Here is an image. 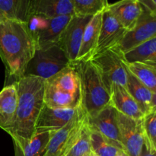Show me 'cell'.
<instances>
[{
	"label": "cell",
	"instance_id": "cell-1",
	"mask_svg": "<svg viewBox=\"0 0 156 156\" xmlns=\"http://www.w3.org/2000/svg\"><path fill=\"white\" fill-rule=\"evenodd\" d=\"M0 50L7 75L16 79V82L24 76L26 67L36 51L27 23L6 19L0 23Z\"/></svg>",
	"mask_w": 156,
	"mask_h": 156
},
{
	"label": "cell",
	"instance_id": "cell-2",
	"mask_svg": "<svg viewBox=\"0 0 156 156\" xmlns=\"http://www.w3.org/2000/svg\"><path fill=\"white\" fill-rule=\"evenodd\" d=\"M18 91L15 122L9 133L12 138L30 140L35 133L38 116L44 105L45 80L24 76L15 82Z\"/></svg>",
	"mask_w": 156,
	"mask_h": 156
},
{
	"label": "cell",
	"instance_id": "cell-3",
	"mask_svg": "<svg viewBox=\"0 0 156 156\" xmlns=\"http://www.w3.org/2000/svg\"><path fill=\"white\" fill-rule=\"evenodd\" d=\"M71 64L79 78L82 108L87 117H93L104 108L111 105V95L97 69L91 61Z\"/></svg>",
	"mask_w": 156,
	"mask_h": 156
},
{
	"label": "cell",
	"instance_id": "cell-4",
	"mask_svg": "<svg viewBox=\"0 0 156 156\" xmlns=\"http://www.w3.org/2000/svg\"><path fill=\"white\" fill-rule=\"evenodd\" d=\"M70 64L71 62L59 46L36 50L26 67L24 76H34L47 80Z\"/></svg>",
	"mask_w": 156,
	"mask_h": 156
},
{
	"label": "cell",
	"instance_id": "cell-5",
	"mask_svg": "<svg viewBox=\"0 0 156 156\" xmlns=\"http://www.w3.org/2000/svg\"><path fill=\"white\" fill-rule=\"evenodd\" d=\"M90 61L97 69L110 95L114 85L126 88L127 69L122 53L116 47L94 56Z\"/></svg>",
	"mask_w": 156,
	"mask_h": 156
},
{
	"label": "cell",
	"instance_id": "cell-6",
	"mask_svg": "<svg viewBox=\"0 0 156 156\" xmlns=\"http://www.w3.org/2000/svg\"><path fill=\"white\" fill-rule=\"evenodd\" d=\"M72 16L47 18L32 15L27 23L36 45V50H43L57 45L62 30Z\"/></svg>",
	"mask_w": 156,
	"mask_h": 156
},
{
	"label": "cell",
	"instance_id": "cell-7",
	"mask_svg": "<svg viewBox=\"0 0 156 156\" xmlns=\"http://www.w3.org/2000/svg\"><path fill=\"white\" fill-rule=\"evenodd\" d=\"M87 122V115L82 109L67 125L51 132L44 156H66L79 139Z\"/></svg>",
	"mask_w": 156,
	"mask_h": 156
},
{
	"label": "cell",
	"instance_id": "cell-8",
	"mask_svg": "<svg viewBox=\"0 0 156 156\" xmlns=\"http://www.w3.org/2000/svg\"><path fill=\"white\" fill-rule=\"evenodd\" d=\"M141 5L143 12L138 22L132 30L126 32L121 42L116 47L121 53H126L156 37V13L146 9L142 4Z\"/></svg>",
	"mask_w": 156,
	"mask_h": 156
},
{
	"label": "cell",
	"instance_id": "cell-9",
	"mask_svg": "<svg viewBox=\"0 0 156 156\" xmlns=\"http://www.w3.org/2000/svg\"><path fill=\"white\" fill-rule=\"evenodd\" d=\"M91 18L73 15L59 36L57 46L64 52L71 63L76 62L84 32Z\"/></svg>",
	"mask_w": 156,
	"mask_h": 156
},
{
	"label": "cell",
	"instance_id": "cell-10",
	"mask_svg": "<svg viewBox=\"0 0 156 156\" xmlns=\"http://www.w3.org/2000/svg\"><path fill=\"white\" fill-rule=\"evenodd\" d=\"M117 122L123 151L127 156H139L145 137L143 119L135 120L118 112Z\"/></svg>",
	"mask_w": 156,
	"mask_h": 156
},
{
	"label": "cell",
	"instance_id": "cell-11",
	"mask_svg": "<svg viewBox=\"0 0 156 156\" xmlns=\"http://www.w3.org/2000/svg\"><path fill=\"white\" fill-rule=\"evenodd\" d=\"M117 111L111 105H108L91 117H87L90 129L98 132L113 146L123 151L117 122Z\"/></svg>",
	"mask_w": 156,
	"mask_h": 156
},
{
	"label": "cell",
	"instance_id": "cell-12",
	"mask_svg": "<svg viewBox=\"0 0 156 156\" xmlns=\"http://www.w3.org/2000/svg\"><path fill=\"white\" fill-rule=\"evenodd\" d=\"M45 87L62 98L82 101L79 78L73 64L45 80Z\"/></svg>",
	"mask_w": 156,
	"mask_h": 156
},
{
	"label": "cell",
	"instance_id": "cell-13",
	"mask_svg": "<svg viewBox=\"0 0 156 156\" xmlns=\"http://www.w3.org/2000/svg\"><path fill=\"white\" fill-rule=\"evenodd\" d=\"M127 30L113 15L108 7L102 13V23L94 56L117 47Z\"/></svg>",
	"mask_w": 156,
	"mask_h": 156
},
{
	"label": "cell",
	"instance_id": "cell-14",
	"mask_svg": "<svg viewBox=\"0 0 156 156\" xmlns=\"http://www.w3.org/2000/svg\"><path fill=\"white\" fill-rule=\"evenodd\" d=\"M83 109L76 108H52L44 105L37 120L35 131H57L68 124Z\"/></svg>",
	"mask_w": 156,
	"mask_h": 156
},
{
	"label": "cell",
	"instance_id": "cell-15",
	"mask_svg": "<svg viewBox=\"0 0 156 156\" xmlns=\"http://www.w3.org/2000/svg\"><path fill=\"white\" fill-rule=\"evenodd\" d=\"M18 107V91L15 82L0 91V128L9 133L13 128Z\"/></svg>",
	"mask_w": 156,
	"mask_h": 156
},
{
	"label": "cell",
	"instance_id": "cell-16",
	"mask_svg": "<svg viewBox=\"0 0 156 156\" xmlns=\"http://www.w3.org/2000/svg\"><path fill=\"white\" fill-rule=\"evenodd\" d=\"M108 9L127 31L135 27L143 12L139 0H123L109 4Z\"/></svg>",
	"mask_w": 156,
	"mask_h": 156
},
{
	"label": "cell",
	"instance_id": "cell-17",
	"mask_svg": "<svg viewBox=\"0 0 156 156\" xmlns=\"http://www.w3.org/2000/svg\"><path fill=\"white\" fill-rule=\"evenodd\" d=\"M126 89L136 102L143 115L156 111V93H153L141 83L128 69Z\"/></svg>",
	"mask_w": 156,
	"mask_h": 156
},
{
	"label": "cell",
	"instance_id": "cell-18",
	"mask_svg": "<svg viewBox=\"0 0 156 156\" xmlns=\"http://www.w3.org/2000/svg\"><path fill=\"white\" fill-rule=\"evenodd\" d=\"M50 131H35L30 140L12 138L15 156H44L50 140Z\"/></svg>",
	"mask_w": 156,
	"mask_h": 156
},
{
	"label": "cell",
	"instance_id": "cell-19",
	"mask_svg": "<svg viewBox=\"0 0 156 156\" xmlns=\"http://www.w3.org/2000/svg\"><path fill=\"white\" fill-rule=\"evenodd\" d=\"M102 13L93 16L87 25L76 62L90 61L94 56L101 27Z\"/></svg>",
	"mask_w": 156,
	"mask_h": 156
},
{
	"label": "cell",
	"instance_id": "cell-20",
	"mask_svg": "<svg viewBox=\"0 0 156 156\" xmlns=\"http://www.w3.org/2000/svg\"><path fill=\"white\" fill-rule=\"evenodd\" d=\"M31 12L47 18L74 15L72 0H31Z\"/></svg>",
	"mask_w": 156,
	"mask_h": 156
},
{
	"label": "cell",
	"instance_id": "cell-21",
	"mask_svg": "<svg viewBox=\"0 0 156 156\" xmlns=\"http://www.w3.org/2000/svg\"><path fill=\"white\" fill-rule=\"evenodd\" d=\"M111 105L120 114L135 120L143 118V114L125 87L115 85L111 94Z\"/></svg>",
	"mask_w": 156,
	"mask_h": 156
},
{
	"label": "cell",
	"instance_id": "cell-22",
	"mask_svg": "<svg viewBox=\"0 0 156 156\" xmlns=\"http://www.w3.org/2000/svg\"><path fill=\"white\" fill-rule=\"evenodd\" d=\"M0 12L6 20L27 23L32 16L31 0H0Z\"/></svg>",
	"mask_w": 156,
	"mask_h": 156
},
{
	"label": "cell",
	"instance_id": "cell-23",
	"mask_svg": "<svg viewBox=\"0 0 156 156\" xmlns=\"http://www.w3.org/2000/svg\"><path fill=\"white\" fill-rule=\"evenodd\" d=\"M122 57L126 64L156 63V37L122 53Z\"/></svg>",
	"mask_w": 156,
	"mask_h": 156
},
{
	"label": "cell",
	"instance_id": "cell-24",
	"mask_svg": "<svg viewBox=\"0 0 156 156\" xmlns=\"http://www.w3.org/2000/svg\"><path fill=\"white\" fill-rule=\"evenodd\" d=\"M126 64V63H125ZM129 73L153 93H156V63L126 64Z\"/></svg>",
	"mask_w": 156,
	"mask_h": 156
},
{
	"label": "cell",
	"instance_id": "cell-25",
	"mask_svg": "<svg viewBox=\"0 0 156 156\" xmlns=\"http://www.w3.org/2000/svg\"><path fill=\"white\" fill-rule=\"evenodd\" d=\"M74 15L76 16L93 17L103 12L109 5L106 0H72Z\"/></svg>",
	"mask_w": 156,
	"mask_h": 156
},
{
	"label": "cell",
	"instance_id": "cell-26",
	"mask_svg": "<svg viewBox=\"0 0 156 156\" xmlns=\"http://www.w3.org/2000/svg\"><path fill=\"white\" fill-rule=\"evenodd\" d=\"M89 127V126H88ZM91 153L96 156H116L120 149L113 146L98 132L90 129Z\"/></svg>",
	"mask_w": 156,
	"mask_h": 156
},
{
	"label": "cell",
	"instance_id": "cell-27",
	"mask_svg": "<svg viewBox=\"0 0 156 156\" xmlns=\"http://www.w3.org/2000/svg\"><path fill=\"white\" fill-rule=\"evenodd\" d=\"M91 153L90 143V129L88 125V119L82 128L79 139L70 149L66 156H89Z\"/></svg>",
	"mask_w": 156,
	"mask_h": 156
},
{
	"label": "cell",
	"instance_id": "cell-28",
	"mask_svg": "<svg viewBox=\"0 0 156 156\" xmlns=\"http://www.w3.org/2000/svg\"><path fill=\"white\" fill-rule=\"evenodd\" d=\"M143 126L145 136L152 146L156 147V111L143 116Z\"/></svg>",
	"mask_w": 156,
	"mask_h": 156
},
{
	"label": "cell",
	"instance_id": "cell-29",
	"mask_svg": "<svg viewBox=\"0 0 156 156\" xmlns=\"http://www.w3.org/2000/svg\"><path fill=\"white\" fill-rule=\"evenodd\" d=\"M139 156H156V147L152 146L146 136Z\"/></svg>",
	"mask_w": 156,
	"mask_h": 156
},
{
	"label": "cell",
	"instance_id": "cell-30",
	"mask_svg": "<svg viewBox=\"0 0 156 156\" xmlns=\"http://www.w3.org/2000/svg\"><path fill=\"white\" fill-rule=\"evenodd\" d=\"M143 6L156 13V2L154 0H139Z\"/></svg>",
	"mask_w": 156,
	"mask_h": 156
},
{
	"label": "cell",
	"instance_id": "cell-31",
	"mask_svg": "<svg viewBox=\"0 0 156 156\" xmlns=\"http://www.w3.org/2000/svg\"><path fill=\"white\" fill-rule=\"evenodd\" d=\"M4 20H5V18H4V17H3V15H2L1 14V12H0V23L1 22H2L3 21H4ZM2 53H1V50H0V57H1V59H2Z\"/></svg>",
	"mask_w": 156,
	"mask_h": 156
},
{
	"label": "cell",
	"instance_id": "cell-32",
	"mask_svg": "<svg viewBox=\"0 0 156 156\" xmlns=\"http://www.w3.org/2000/svg\"><path fill=\"white\" fill-rule=\"evenodd\" d=\"M116 156H127V155H126V154L125 153V152H123V151L120 150L118 152V153L117 154V155H116Z\"/></svg>",
	"mask_w": 156,
	"mask_h": 156
},
{
	"label": "cell",
	"instance_id": "cell-33",
	"mask_svg": "<svg viewBox=\"0 0 156 156\" xmlns=\"http://www.w3.org/2000/svg\"><path fill=\"white\" fill-rule=\"evenodd\" d=\"M89 156H96L95 155H94V154H93V153H91L90 154V155Z\"/></svg>",
	"mask_w": 156,
	"mask_h": 156
}]
</instances>
